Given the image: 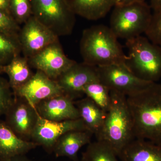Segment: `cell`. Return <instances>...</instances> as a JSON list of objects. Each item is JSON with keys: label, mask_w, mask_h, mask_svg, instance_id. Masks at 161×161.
Masks as SVG:
<instances>
[{"label": "cell", "mask_w": 161, "mask_h": 161, "mask_svg": "<svg viewBox=\"0 0 161 161\" xmlns=\"http://www.w3.org/2000/svg\"><path fill=\"white\" fill-rule=\"evenodd\" d=\"M127 99L135 138L161 145V84L151 83Z\"/></svg>", "instance_id": "6da1fadb"}, {"label": "cell", "mask_w": 161, "mask_h": 161, "mask_svg": "<svg viewBox=\"0 0 161 161\" xmlns=\"http://www.w3.org/2000/svg\"><path fill=\"white\" fill-rule=\"evenodd\" d=\"M110 27L103 25L85 30L80 40L83 62L95 67L126 65L127 55Z\"/></svg>", "instance_id": "7a4b0ae2"}, {"label": "cell", "mask_w": 161, "mask_h": 161, "mask_svg": "<svg viewBox=\"0 0 161 161\" xmlns=\"http://www.w3.org/2000/svg\"><path fill=\"white\" fill-rule=\"evenodd\" d=\"M111 103L103 125L95 135L97 140L111 146L118 156L130 142L135 139L133 120L127 96L110 91Z\"/></svg>", "instance_id": "3957f363"}, {"label": "cell", "mask_w": 161, "mask_h": 161, "mask_svg": "<svg viewBox=\"0 0 161 161\" xmlns=\"http://www.w3.org/2000/svg\"><path fill=\"white\" fill-rule=\"evenodd\" d=\"M126 65L137 78L150 82L161 78V47L147 37L139 36L126 41Z\"/></svg>", "instance_id": "277c9868"}, {"label": "cell", "mask_w": 161, "mask_h": 161, "mask_svg": "<svg viewBox=\"0 0 161 161\" xmlns=\"http://www.w3.org/2000/svg\"><path fill=\"white\" fill-rule=\"evenodd\" d=\"M146 2L115 6L110 18V28L118 38L126 40L146 33L152 12Z\"/></svg>", "instance_id": "5b68a950"}, {"label": "cell", "mask_w": 161, "mask_h": 161, "mask_svg": "<svg viewBox=\"0 0 161 161\" xmlns=\"http://www.w3.org/2000/svg\"><path fill=\"white\" fill-rule=\"evenodd\" d=\"M32 15L58 37L70 35L76 22L69 0H29Z\"/></svg>", "instance_id": "8992f818"}, {"label": "cell", "mask_w": 161, "mask_h": 161, "mask_svg": "<svg viewBox=\"0 0 161 161\" xmlns=\"http://www.w3.org/2000/svg\"><path fill=\"white\" fill-rule=\"evenodd\" d=\"M98 78L110 91L130 96L137 93L153 82L137 78L126 65L121 64L97 67Z\"/></svg>", "instance_id": "52a82bcc"}, {"label": "cell", "mask_w": 161, "mask_h": 161, "mask_svg": "<svg viewBox=\"0 0 161 161\" xmlns=\"http://www.w3.org/2000/svg\"><path fill=\"white\" fill-rule=\"evenodd\" d=\"M59 37L32 15L24 23L19 34V41L24 57L29 59L52 43Z\"/></svg>", "instance_id": "ba28073f"}, {"label": "cell", "mask_w": 161, "mask_h": 161, "mask_svg": "<svg viewBox=\"0 0 161 161\" xmlns=\"http://www.w3.org/2000/svg\"><path fill=\"white\" fill-rule=\"evenodd\" d=\"M39 114L36 108L24 98L14 97L5 114V122L23 140L31 141Z\"/></svg>", "instance_id": "9c48e42d"}, {"label": "cell", "mask_w": 161, "mask_h": 161, "mask_svg": "<svg viewBox=\"0 0 161 161\" xmlns=\"http://www.w3.org/2000/svg\"><path fill=\"white\" fill-rule=\"evenodd\" d=\"M73 130H87L80 118L54 121L45 119L39 115L31 141L43 147L47 152H52L55 144L60 137Z\"/></svg>", "instance_id": "30bf717a"}, {"label": "cell", "mask_w": 161, "mask_h": 161, "mask_svg": "<svg viewBox=\"0 0 161 161\" xmlns=\"http://www.w3.org/2000/svg\"><path fill=\"white\" fill-rule=\"evenodd\" d=\"M30 65L53 80L76 63L64 53L59 41L52 43L28 59Z\"/></svg>", "instance_id": "8fae6325"}, {"label": "cell", "mask_w": 161, "mask_h": 161, "mask_svg": "<svg viewBox=\"0 0 161 161\" xmlns=\"http://www.w3.org/2000/svg\"><path fill=\"white\" fill-rule=\"evenodd\" d=\"M14 97L24 98L33 106L42 101L64 94L56 80L36 70L28 82L13 91Z\"/></svg>", "instance_id": "7c38bea8"}, {"label": "cell", "mask_w": 161, "mask_h": 161, "mask_svg": "<svg viewBox=\"0 0 161 161\" xmlns=\"http://www.w3.org/2000/svg\"><path fill=\"white\" fill-rule=\"evenodd\" d=\"M99 80L97 67L82 62H76L63 73L56 81L64 93L75 99L83 94L84 87Z\"/></svg>", "instance_id": "4fadbf2b"}, {"label": "cell", "mask_w": 161, "mask_h": 161, "mask_svg": "<svg viewBox=\"0 0 161 161\" xmlns=\"http://www.w3.org/2000/svg\"><path fill=\"white\" fill-rule=\"evenodd\" d=\"M35 108L39 115L47 120L62 121L80 118L74 99L64 94L42 101Z\"/></svg>", "instance_id": "5bb4252c"}, {"label": "cell", "mask_w": 161, "mask_h": 161, "mask_svg": "<svg viewBox=\"0 0 161 161\" xmlns=\"http://www.w3.org/2000/svg\"><path fill=\"white\" fill-rule=\"evenodd\" d=\"M39 145L19 138L5 122L0 120V161L25 155Z\"/></svg>", "instance_id": "9a60e30c"}, {"label": "cell", "mask_w": 161, "mask_h": 161, "mask_svg": "<svg viewBox=\"0 0 161 161\" xmlns=\"http://www.w3.org/2000/svg\"><path fill=\"white\" fill-rule=\"evenodd\" d=\"M93 134L87 130H73L62 135L53 150L56 157H66L77 161L78 153L83 146L91 142Z\"/></svg>", "instance_id": "2e32d148"}, {"label": "cell", "mask_w": 161, "mask_h": 161, "mask_svg": "<svg viewBox=\"0 0 161 161\" xmlns=\"http://www.w3.org/2000/svg\"><path fill=\"white\" fill-rule=\"evenodd\" d=\"M120 161H161V145L135 138L118 156Z\"/></svg>", "instance_id": "e0dca14e"}, {"label": "cell", "mask_w": 161, "mask_h": 161, "mask_svg": "<svg viewBox=\"0 0 161 161\" xmlns=\"http://www.w3.org/2000/svg\"><path fill=\"white\" fill-rule=\"evenodd\" d=\"M76 15L86 19L96 20L104 17L115 6V0H69Z\"/></svg>", "instance_id": "ac0fdd59"}, {"label": "cell", "mask_w": 161, "mask_h": 161, "mask_svg": "<svg viewBox=\"0 0 161 161\" xmlns=\"http://www.w3.org/2000/svg\"><path fill=\"white\" fill-rule=\"evenodd\" d=\"M75 103L79 112L80 118L83 122L87 130L96 135L103 125L106 112L87 97Z\"/></svg>", "instance_id": "d6986e66"}, {"label": "cell", "mask_w": 161, "mask_h": 161, "mask_svg": "<svg viewBox=\"0 0 161 161\" xmlns=\"http://www.w3.org/2000/svg\"><path fill=\"white\" fill-rule=\"evenodd\" d=\"M3 71L8 75V81L13 91L25 85L34 75L30 67L28 59L20 55L3 67Z\"/></svg>", "instance_id": "ffe728a7"}, {"label": "cell", "mask_w": 161, "mask_h": 161, "mask_svg": "<svg viewBox=\"0 0 161 161\" xmlns=\"http://www.w3.org/2000/svg\"><path fill=\"white\" fill-rule=\"evenodd\" d=\"M114 150L105 142H90L82 153L80 161H120Z\"/></svg>", "instance_id": "44dd1931"}, {"label": "cell", "mask_w": 161, "mask_h": 161, "mask_svg": "<svg viewBox=\"0 0 161 161\" xmlns=\"http://www.w3.org/2000/svg\"><path fill=\"white\" fill-rule=\"evenodd\" d=\"M83 93L105 112L107 113L109 109L110 91L100 80H95L87 85L84 88Z\"/></svg>", "instance_id": "7402d4cb"}, {"label": "cell", "mask_w": 161, "mask_h": 161, "mask_svg": "<svg viewBox=\"0 0 161 161\" xmlns=\"http://www.w3.org/2000/svg\"><path fill=\"white\" fill-rule=\"evenodd\" d=\"M21 52L18 38L0 33V66H6Z\"/></svg>", "instance_id": "603a6c76"}, {"label": "cell", "mask_w": 161, "mask_h": 161, "mask_svg": "<svg viewBox=\"0 0 161 161\" xmlns=\"http://www.w3.org/2000/svg\"><path fill=\"white\" fill-rule=\"evenodd\" d=\"M9 12L19 25L24 24L32 15L29 0H10Z\"/></svg>", "instance_id": "cb8c5ba5"}, {"label": "cell", "mask_w": 161, "mask_h": 161, "mask_svg": "<svg viewBox=\"0 0 161 161\" xmlns=\"http://www.w3.org/2000/svg\"><path fill=\"white\" fill-rule=\"evenodd\" d=\"M153 10L150 26L145 34L151 42L161 47V6Z\"/></svg>", "instance_id": "d4e9b609"}, {"label": "cell", "mask_w": 161, "mask_h": 161, "mask_svg": "<svg viewBox=\"0 0 161 161\" xmlns=\"http://www.w3.org/2000/svg\"><path fill=\"white\" fill-rule=\"evenodd\" d=\"M20 30L19 25L11 15L0 9V33L19 39Z\"/></svg>", "instance_id": "484cf974"}, {"label": "cell", "mask_w": 161, "mask_h": 161, "mask_svg": "<svg viewBox=\"0 0 161 161\" xmlns=\"http://www.w3.org/2000/svg\"><path fill=\"white\" fill-rule=\"evenodd\" d=\"M14 98L13 92L9 81L0 76V117L5 115Z\"/></svg>", "instance_id": "4316f807"}, {"label": "cell", "mask_w": 161, "mask_h": 161, "mask_svg": "<svg viewBox=\"0 0 161 161\" xmlns=\"http://www.w3.org/2000/svg\"><path fill=\"white\" fill-rule=\"evenodd\" d=\"M145 0H115V6H123L133 3H142Z\"/></svg>", "instance_id": "83f0119b"}, {"label": "cell", "mask_w": 161, "mask_h": 161, "mask_svg": "<svg viewBox=\"0 0 161 161\" xmlns=\"http://www.w3.org/2000/svg\"><path fill=\"white\" fill-rule=\"evenodd\" d=\"M9 3L10 0H0V9L10 14Z\"/></svg>", "instance_id": "f1b7e54d"}, {"label": "cell", "mask_w": 161, "mask_h": 161, "mask_svg": "<svg viewBox=\"0 0 161 161\" xmlns=\"http://www.w3.org/2000/svg\"><path fill=\"white\" fill-rule=\"evenodd\" d=\"M5 161H35L28 158L25 155H19Z\"/></svg>", "instance_id": "f546056e"}, {"label": "cell", "mask_w": 161, "mask_h": 161, "mask_svg": "<svg viewBox=\"0 0 161 161\" xmlns=\"http://www.w3.org/2000/svg\"><path fill=\"white\" fill-rule=\"evenodd\" d=\"M151 9L154 10L161 6V0H150Z\"/></svg>", "instance_id": "4dcf8cb0"}, {"label": "cell", "mask_w": 161, "mask_h": 161, "mask_svg": "<svg viewBox=\"0 0 161 161\" xmlns=\"http://www.w3.org/2000/svg\"><path fill=\"white\" fill-rule=\"evenodd\" d=\"M3 73H4V71H3V67L0 66V75L3 74Z\"/></svg>", "instance_id": "1f68e13d"}]
</instances>
